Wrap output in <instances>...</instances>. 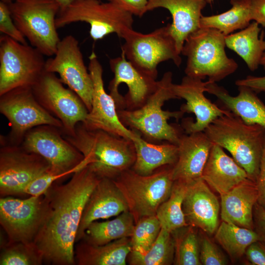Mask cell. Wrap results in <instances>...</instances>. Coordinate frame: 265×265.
Returning a JSON list of instances; mask_svg holds the SVG:
<instances>
[{"label": "cell", "mask_w": 265, "mask_h": 265, "mask_svg": "<svg viewBox=\"0 0 265 265\" xmlns=\"http://www.w3.org/2000/svg\"><path fill=\"white\" fill-rule=\"evenodd\" d=\"M100 179L87 166L74 173L66 184L54 182L45 193L46 213L33 242L43 262L76 264L75 244L80 223Z\"/></svg>", "instance_id": "cell-1"}, {"label": "cell", "mask_w": 265, "mask_h": 265, "mask_svg": "<svg viewBox=\"0 0 265 265\" xmlns=\"http://www.w3.org/2000/svg\"><path fill=\"white\" fill-rule=\"evenodd\" d=\"M64 137L90 161L89 169L100 178L114 180L132 168L135 160L133 141L102 130H90L79 123L72 135Z\"/></svg>", "instance_id": "cell-2"}, {"label": "cell", "mask_w": 265, "mask_h": 265, "mask_svg": "<svg viewBox=\"0 0 265 265\" xmlns=\"http://www.w3.org/2000/svg\"><path fill=\"white\" fill-rule=\"evenodd\" d=\"M210 140L231 154L234 160L256 182L265 144V128L245 123L229 110L203 131Z\"/></svg>", "instance_id": "cell-3"}, {"label": "cell", "mask_w": 265, "mask_h": 265, "mask_svg": "<svg viewBox=\"0 0 265 265\" xmlns=\"http://www.w3.org/2000/svg\"><path fill=\"white\" fill-rule=\"evenodd\" d=\"M172 80V73L165 72L142 106L134 110H117L123 124L139 132L149 142L163 140L177 145L183 133L179 127L169 124L168 120L172 118L178 120L185 113L181 110L171 111L162 108L166 101L178 99Z\"/></svg>", "instance_id": "cell-4"}, {"label": "cell", "mask_w": 265, "mask_h": 265, "mask_svg": "<svg viewBox=\"0 0 265 265\" xmlns=\"http://www.w3.org/2000/svg\"><path fill=\"white\" fill-rule=\"evenodd\" d=\"M225 36L219 30L200 27L186 39L181 53L186 56V76L216 82L234 73L238 64L227 56Z\"/></svg>", "instance_id": "cell-5"}, {"label": "cell", "mask_w": 265, "mask_h": 265, "mask_svg": "<svg viewBox=\"0 0 265 265\" xmlns=\"http://www.w3.org/2000/svg\"><path fill=\"white\" fill-rule=\"evenodd\" d=\"M12 18L30 45L53 56L60 41L55 24L59 5L53 0H16L7 3Z\"/></svg>", "instance_id": "cell-6"}, {"label": "cell", "mask_w": 265, "mask_h": 265, "mask_svg": "<svg viewBox=\"0 0 265 265\" xmlns=\"http://www.w3.org/2000/svg\"><path fill=\"white\" fill-rule=\"evenodd\" d=\"M172 165L149 175H141L132 168L113 180L124 196L135 224L141 218L155 215L159 206L169 197L174 181Z\"/></svg>", "instance_id": "cell-7"}, {"label": "cell", "mask_w": 265, "mask_h": 265, "mask_svg": "<svg viewBox=\"0 0 265 265\" xmlns=\"http://www.w3.org/2000/svg\"><path fill=\"white\" fill-rule=\"evenodd\" d=\"M81 22L90 26L89 34L94 41L116 33L122 37L124 31L132 28L133 15L112 2L100 0H76L60 9L55 20L57 28Z\"/></svg>", "instance_id": "cell-8"}, {"label": "cell", "mask_w": 265, "mask_h": 265, "mask_svg": "<svg viewBox=\"0 0 265 265\" xmlns=\"http://www.w3.org/2000/svg\"><path fill=\"white\" fill-rule=\"evenodd\" d=\"M170 24L143 34L132 28L126 30L121 38L125 40L122 51L137 69L157 79V67L162 62L171 60L179 67L182 58L171 33Z\"/></svg>", "instance_id": "cell-9"}, {"label": "cell", "mask_w": 265, "mask_h": 265, "mask_svg": "<svg viewBox=\"0 0 265 265\" xmlns=\"http://www.w3.org/2000/svg\"><path fill=\"white\" fill-rule=\"evenodd\" d=\"M44 56L31 45L1 36L0 96L18 88H32L45 72Z\"/></svg>", "instance_id": "cell-10"}, {"label": "cell", "mask_w": 265, "mask_h": 265, "mask_svg": "<svg viewBox=\"0 0 265 265\" xmlns=\"http://www.w3.org/2000/svg\"><path fill=\"white\" fill-rule=\"evenodd\" d=\"M20 145L44 159L50 166V171L56 174L73 175L90 162L64 137L61 129L50 125L30 130Z\"/></svg>", "instance_id": "cell-11"}, {"label": "cell", "mask_w": 265, "mask_h": 265, "mask_svg": "<svg viewBox=\"0 0 265 265\" xmlns=\"http://www.w3.org/2000/svg\"><path fill=\"white\" fill-rule=\"evenodd\" d=\"M0 112L8 120L11 130L8 142L20 145L30 130L50 125L61 130V122L45 109L35 98L31 87H20L0 96Z\"/></svg>", "instance_id": "cell-12"}, {"label": "cell", "mask_w": 265, "mask_h": 265, "mask_svg": "<svg viewBox=\"0 0 265 265\" xmlns=\"http://www.w3.org/2000/svg\"><path fill=\"white\" fill-rule=\"evenodd\" d=\"M63 84L54 73L45 71L32 89L40 104L61 122L62 133L72 135L88 110L79 96Z\"/></svg>", "instance_id": "cell-13"}, {"label": "cell", "mask_w": 265, "mask_h": 265, "mask_svg": "<svg viewBox=\"0 0 265 265\" xmlns=\"http://www.w3.org/2000/svg\"><path fill=\"white\" fill-rule=\"evenodd\" d=\"M47 208L44 195L19 199H0V223L7 235L9 243L33 244L43 222Z\"/></svg>", "instance_id": "cell-14"}, {"label": "cell", "mask_w": 265, "mask_h": 265, "mask_svg": "<svg viewBox=\"0 0 265 265\" xmlns=\"http://www.w3.org/2000/svg\"><path fill=\"white\" fill-rule=\"evenodd\" d=\"M0 193L1 197L23 195L26 186L50 170L42 157L27 152L21 145L0 140Z\"/></svg>", "instance_id": "cell-15"}, {"label": "cell", "mask_w": 265, "mask_h": 265, "mask_svg": "<svg viewBox=\"0 0 265 265\" xmlns=\"http://www.w3.org/2000/svg\"><path fill=\"white\" fill-rule=\"evenodd\" d=\"M45 71L57 73L62 82L79 96L88 112L90 110L93 81L74 36L69 35L60 40L53 57L46 60Z\"/></svg>", "instance_id": "cell-16"}, {"label": "cell", "mask_w": 265, "mask_h": 265, "mask_svg": "<svg viewBox=\"0 0 265 265\" xmlns=\"http://www.w3.org/2000/svg\"><path fill=\"white\" fill-rule=\"evenodd\" d=\"M119 56L109 60L114 78L109 82V94L117 109H136L142 106L155 90L157 80L134 66L121 51Z\"/></svg>", "instance_id": "cell-17"}, {"label": "cell", "mask_w": 265, "mask_h": 265, "mask_svg": "<svg viewBox=\"0 0 265 265\" xmlns=\"http://www.w3.org/2000/svg\"><path fill=\"white\" fill-rule=\"evenodd\" d=\"M89 60L88 69L93 84L92 106L82 124L87 129L102 130L132 141L139 132L128 129L120 120L115 101L105 89L103 68L93 51Z\"/></svg>", "instance_id": "cell-18"}, {"label": "cell", "mask_w": 265, "mask_h": 265, "mask_svg": "<svg viewBox=\"0 0 265 265\" xmlns=\"http://www.w3.org/2000/svg\"><path fill=\"white\" fill-rule=\"evenodd\" d=\"M208 81L187 76L179 84H173V90L178 99H184L186 103L181 107L184 113H193L196 121L189 118L183 120L182 128L186 134L203 132L217 118L226 113L229 110L212 103L204 95Z\"/></svg>", "instance_id": "cell-19"}, {"label": "cell", "mask_w": 265, "mask_h": 265, "mask_svg": "<svg viewBox=\"0 0 265 265\" xmlns=\"http://www.w3.org/2000/svg\"><path fill=\"white\" fill-rule=\"evenodd\" d=\"M209 187L202 178L187 183L182 209L188 225L211 236L219 226L220 206Z\"/></svg>", "instance_id": "cell-20"}, {"label": "cell", "mask_w": 265, "mask_h": 265, "mask_svg": "<svg viewBox=\"0 0 265 265\" xmlns=\"http://www.w3.org/2000/svg\"><path fill=\"white\" fill-rule=\"evenodd\" d=\"M213 144L204 132L183 134L177 144V160L171 167L173 181L189 183L202 178Z\"/></svg>", "instance_id": "cell-21"}, {"label": "cell", "mask_w": 265, "mask_h": 265, "mask_svg": "<svg viewBox=\"0 0 265 265\" xmlns=\"http://www.w3.org/2000/svg\"><path fill=\"white\" fill-rule=\"evenodd\" d=\"M129 211L127 202L112 179L100 178L84 209L76 237L83 238L87 227L100 219H108Z\"/></svg>", "instance_id": "cell-22"}, {"label": "cell", "mask_w": 265, "mask_h": 265, "mask_svg": "<svg viewBox=\"0 0 265 265\" xmlns=\"http://www.w3.org/2000/svg\"><path fill=\"white\" fill-rule=\"evenodd\" d=\"M207 3L205 0H148L147 11L160 7L169 11L171 33L181 54L187 37L200 27L202 11Z\"/></svg>", "instance_id": "cell-23"}, {"label": "cell", "mask_w": 265, "mask_h": 265, "mask_svg": "<svg viewBox=\"0 0 265 265\" xmlns=\"http://www.w3.org/2000/svg\"><path fill=\"white\" fill-rule=\"evenodd\" d=\"M220 196L222 221L254 230L253 209L258 199L256 183L247 179Z\"/></svg>", "instance_id": "cell-24"}, {"label": "cell", "mask_w": 265, "mask_h": 265, "mask_svg": "<svg viewBox=\"0 0 265 265\" xmlns=\"http://www.w3.org/2000/svg\"><path fill=\"white\" fill-rule=\"evenodd\" d=\"M202 178L220 195L249 179L246 171L222 147L215 144L211 149Z\"/></svg>", "instance_id": "cell-25"}, {"label": "cell", "mask_w": 265, "mask_h": 265, "mask_svg": "<svg viewBox=\"0 0 265 265\" xmlns=\"http://www.w3.org/2000/svg\"><path fill=\"white\" fill-rule=\"evenodd\" d=\"M208 81L206 92L216 96L222 108L236 114L247 124L265 128V104L255 92L248 87L238 86V94L233 96L223 86Z\"/></svg>", "instance_id": "cell-26"}, {"label": "cell", "mask_w": 265, "mask_h": 265, "mask_svg": "<svg viewBox=\"0 0 265 265\" xmlns=\"http://www.w3.org/2000/svg\"><path fill=\"white\" fill-rule=\"evenodd\" d=\"M135 160L132 168L141 175H149L162 166L173 165L178 158L177 144L166 141L162 143L149 142L139 133L132 140Z\"/></svg>", "instance_id": "cell-27"}, {"label": "cell", "mask_w": 265, "mask_h": 265, "mask_svg": "<svg viewBox=\"0 0 265 265\" xmlns=\"http://www.w3.org/2000/svg\"><path fill=\"white\" fill-rule=\"evenodd\" d=\"M131 251L130 238L99 246L82 241L75 249V257L79 265H126Z\"/></svg>", "instance_id": "cell-28"}, {"label": "cell", "mask_w": 265, "mask_h": 265, "mask_svg": "<svg viewBox=\"0 0 265 265\" xmlns=\"http://www.w3.org/2000/svg\"><path fill=\"white\" fill-rule=\"evenodd\" d=\"M261 29L259 25L254 21L240 31L225 36L226 46L236 53L251 71L258 68L265 52V33L263 31L260 37Z\"/></svg>", "instance_id": "cell-29"}, {"label": "cell", "mask_w": 265, "mask_h": 265, "mask_svg": "<svg viewBox=\"0 0 265 265\" xmlns=\"http://www.w3.org/2000/svg\"><path fill=\"white\" fill-rule=\"evenodd\" d=\"M134 226L132 214L129 211L125 212L111 220L93 222L85 230L81 240L93 245H105L118 239L131 238Z\"/></svg>", "instance_id": "cell-30"}, {"label": "cell", "mask_w": 265, "mask_h": 265, "mask_svg": "<svg viewBox=\"0 0 265 265\" xmlns=\"http://www.w3.org/2000/svg\"><path fill=\"white\" fill-rule=\"evenodd\" d=\"M232 7L222 13L209 16H202L200 27L216 29L225 36L234 31L248 26L252 21L250 0H230Z\"/></svg>", "instance_id": "cell-31"}, {"label": "cell", "mask_w": 265, "mask_h": 265, "mask_svg": "<svg viewBox=\"0 0 265 265\" xmlns=\"http://www.w3.org/2000/svg\"><path fill=\"white\" fill-rule=\"evenodd\" d=\"M214 238L234 260L242 257L251 243L260 240L254 230L241 227L224 221L219 225L214 233Z\"/></svg>", "instance_id": "cell-32"}, {"label": "cell", "mask_w": 265, "mask_h": 265, "mask_svg": "<svg viewBox=\"0 0 265 265\" xmlns=\"http://www.w3.org/2000/svg\"><path fill=\"white\" fill-rule=\"evenodd\" d=\"M187 187L186 183L174 182L169 197L159 206L156 214L161 228L171 233L188 225L182 209Z\"/></svg>", "instance_id": "cell-33"}, {"label": "cell", "mask_w": 265, "mask_h": 265, "mask_svg": "<svg viewBox=\"0 0 265 265\" xmlns=\"http://www.w3.org/2000/svg\"><path fill=\"white\" fill-rule=\"evenodd\" d=\"M174 240L171 232L161 228L156 240L146 252L131 251L127 259L132 265H170L174 263Z\"/></svg>", "instance_id": "cell-34"}, {"label": "cell", "mask_w": 265, "mask_h": 265, "mask_svg": "<svg viewBox=\"0 0 265 265\" xmlns=\"http://www.w3.org/2000/svg\"><path fill=\"white\" fill-rule=\"evenodd\" d=\"M193 228L187 225L171 232L175 244V265H202L200 260L199 238Z\"/></svg>", "instance_id": "cell-35"}, {"label": "cell", "mask_w": 265, "mask_h": 265, "mask_svg": "<svg viewBox=\"0 0 265 265\" xmlns=\"http://www.w3.org/2000/svg\"><path fill=\"white\" fill-rule=\"evenodd\" d=\"M161 229L156 215L145 216L135 224L130 238L132 252L143 253L153 245Z\"/></svg>", "instance_id": "cell-36"}, {"label": "cell", "mask_w": 265, "mask_h": 265, "mask_svg": "<svg viewBox=\"0 0 265 265\" xmlns=\"http://www.w3.org/2000/svg\"><path fill=\"white\" fill-rule=\"evenodd\" d=\"M0 255V265H37L43 260L33 244L9 243Z\"/></svg>", "instance_id": "cell-37"}, {"label": "cell", "mask_w": 265, "mask_h": 265, "mask_svg": "<svg viewBox=\"0 0 265 265\" xmlns=\"http://www.w3.org/2000/svg\"><path fill=\"white\" fill-rule=\"evenodd\" d=\"M199 240V256L202 265H225L228 264L226 257L219 247L207 237Z\"/></svg>", "instance_id": "cell-38"}, {"label": "cell", "mask_w": 265, "mask_h": 265, "mask_svg": "<svg viewBox=\"0 0 265 265\" xmlns=\"http://www.w3.org/2000/svg\"><path fill=\"white\" fill-rule=\"evenodd\" d=\"M67 176V174H56L49 170L28 184L24 188L23 195L30 196L43 195L53 183Z\"/></svg>", "instance_id": "cell-39"}, {"label": "cell", "mask_w": 265, "mask_h": 265, "mask_svg": "<svg viewBox=\"0 0 265 265\" xmlns=\"http://www.w3.org/2000/svg\"><path fill=\"white\" fill-rule=\"evenodd\" d=\"M0 31L23 44H27L26 39L15 25L7 3L0 1Z\"/></svg>", "instance_id": "cell-40"}, {"label": "cell", "mask_w": 265, "mask_h": 265, "mask_svg": "<svg viewBox=\"0 0 265 265\" xmlns=\"http://www.w3.org/2000/svg\"><path fill=\"white\" fill-rule=\"evenodd\" d=\"M132 15L143 16L147 12L148 0H107Z\"/></svg>", "instance_id": "cell-41"}, {"label": "cell", "mask_w": 265, "mask_h": 265, "mask_svg": "<svg viewBox=\"0 0 265 265\" xmlns=\"http://www.w3.org/2000/svg\"><path fill=\"white\" fill-rule=\"evenodd\" d=\"M247 261L252 265H265V243L260 240L251 243L245 254Z\"/></svg>", "instance_id": "cell-42"}, {"label": "cell", "mask_w": 265, "mask_h": 265, "mask_svg": "<svg viewBox=\"0 0 265 265\" xmlns=\"http://www.w3.org/2000/svg\"><path fill=\"white\" fill-rule=\"evenodd\" d=\"M254 230L265 243V210L258 202L253 209Z\"/></svg>", "instance_id": "cell-43"}, {"label": "cell", "mask_w": 265, "mask_h": 265, "mask_svg": "<svg viewBox=\"0 0 265 265\" xmlns=\"http://www.w3.org/2000/svg\"><path fill=\"white\" fill-rule=\"evenodd\" d=\"M237 86H245L256 93L265 92V76L257 77L248 76L245 78L236 81Z\"/></svg>", "instance_id": "cell-44"}, {"label": "cell", "mask_w": 265, "mask_h": 265, "mask_svg": "<svg viewBox=\"0 0 265 265\" xmlns=\"http://www.w3.org/2000/svg\"><path fill=\"white\" fill-rule=\"evenodd\" d=\"M256 183L258 191V203L265 210V144L261 162L260 172Z\"/></svg>", "instance_id": "cell-45"}, {"label": "cell", "mask_w": 265, "mask_h": 265, "mask_svg": "<svg viewBox=\"0 0 265 265\" xmlns=\"http://www.w3.org/2000/svg\"><path fill=\"white\" fill-rule=\"evenodd\" d=\"M252 21L265 27V0H250Z\"/></svg>", "instance_id": "cell-46"}, {"label": "cell", "mask_w": 265, "mask_h": 265, "mask_svg": "<svg viewBox=\"0 0 265 265\" xmlns=\"http://www.w3.org/2000/svg\"><path fill=\"white\" fill-rule=\"evenodd\" d=\"M56 2L60 6L61 9H63L68 5L71 4L72 2L76 0H53Z\"/></svg>", "instance_id": "cell-47"}, {"label": "cell", "mask_w": 265, "mask_h": 265, "mask_svg": "<svg viewBox=\"0 0 265 265\" xmlns=\"http://www.w3.org/2000/svg\"><path fill=\"white\" fill-rule=\"evenodd\" d=\"M260 65H262L265 70V52H264L262 57Z\"/></svg>", "instance_id": "cell-48"}, {"label": "cell", "mask_w": 265, "mask_h": 265, "mask_svg": "<svg viewBox=\"0 0 265 265\" xmlns=\"http://www.w3.org/2000/svg\"><path fill=\"white\" fill-rule=\"evenodd\" d=\"M1 0L2 1H4V2H5L6 3H9V2L13 1L16 0Z\"/></svg>", "instance_id": "cell-49"}, {"label": "cell", "mask_w": 265, "mask_h": 265, "mask_svg": "<svg viewBox=\"0 0 265 265\" xmlns=\"http://www.w3.org/2000/svg\"><path fill=\"white\" fill-rule=\"evenodd\" d=\"M207 3H212L214 0H205Z\"/></svg>", "instance_id": "cell-50"}, {"label": "cell", "mask_w": 265, "mask_h": 265, "mask_svg": "<svg viewBox=\"0 0 265 265\" xmlns=\"http://www.w3.org/2000/svg\"><path fill=\"white\" fill-rule=\"evenodd\" d=\"M263 46H264V50H265V40H264V42H263Z\"/></svg>", "instance_id": "cell-51"}]
</instances>
